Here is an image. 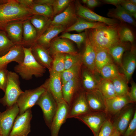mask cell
Returning a JSON list of instances; mask_svg holds the SVG:
<instances>
[{"instance_id":"8","label":"cell","mask_w":136,"mask_h":136,"mask_svg":"<svg viewBox=\"0 0 136 136\" xmlns=\"http://www.w3.org/2000/svg\"><path fill=\"white\" fill-rule=\"evenodd\" d=\"M106 111L91 112L75 117L87 125L94 136H97L100 128L108 117Z\"/></svg>"},{"instance_id":"2","label":"cell","mask_w":136,"mask_h":136,"mask_svg":"<svg viewBox=\"0 0 136 136\" xmlns=\"http://www.w3.org/2000/svg\"><path fill=\"white\" fill-rule=\"evenodd\" d=\"M33 15L30 9L22 6L17 0H7L0 5V30H4L11 23L29 19Z\"/></svg>"},{"instance_id":"1","label":"cell","mask_w":136,"mask_h":136,"mask_svg":"<svg viewBox=\"0 0 136 136\" xmlns=\"http://www.w3.org/2000/svg\"><path fill=\"white\" fill-rule=\"evenodd\" d=\"M118 24L107 25L100 28L86 30L85 31L86 37L95 50L108 51L120 42L118 31Z\"/></svg>"},{"instance_id":"31","label":"cell","mask_w":136,"mask_h":136,"mask_svg":"<svg viewBox=\"0 0 136 136\" xmlns=\"http://www.w3.org/2000/svg\"><path fill=\"white\" fill-rule=\"evenodd\" d=\"M29 20L37 31L38 38L49 26L51 20L49 18L37 15L32 16Z\"/></svg>"},{"instance_id":"20","label":"cell","mask_w":136,"mask_h":136,"mask_svg":"<svg viewBox=\"0 0 136 136\" xmlns=\"http://www.w3.org/2000/svg\"><path fill=\"white\" fill-rule=\"evenodd\" d=\"M23 46L15 44L6 54L0 57V68L7 67L8 64L12 62L19 64L22 62L24 57Z\"/></svg>"},{"instance_id":"15","label":"cell","mask_w":136,"mask_h":136,"mask_svg":"<svg viewBox=\"0 0 136 136\" xmlns=\"http://www.w3.org/2000/svg\"><path fill=\"white\" fill-rule=\"evenodd\" d=\"M121 67L123 75L128 82L136 67V49L133 44H131L130 49L124 53Z\"/></svg>"},{"instance_id":"58","label":"cell","mask_w":136,"mask_h":136,"mask_svg":"<svg viewBox=\"0 0 136 136\" xmlns=\"http://www.w3.org/2000/svg\"><path fill=\"white\" fill-rule=\"evenodd\" d=\"M0 134H1L0 133Z\"/></svg>"},{"instance_id":"4","label":"cell","mask_w":136,"mask_h":136,"mask_svg":"<svg viewBox=\"0 0 136 136\" xmlns=\"http://www.w3.org/2000/svg\"><path fill=\"white\" fill-rule=\"evenodd\" d=\"M19 75L15 72L8 71L7 81L3 97L0 99V103L7 108L16 103L20 95L23 91L20 87Z\"/></svg>"},{"instance_id":"27","label":"cell","mask_w":136,"mask_h":136,"mask_svg":"<svg viewBox=\"0 0 136 136\" xmlns=\"http://www.w3.org/2000/svg\"><path fill=\"white\" fill-rule=\"evenodd\" d=\"M107 15L110 18L118 20L122 23H126L136 26L134 18L120 5L116 6L115 8L109 10Z\"/></svg>"},{"instance_id":"42","label":"cell","mask_w":136,"mask_h":136,"mask_svg":"<svg viewBox=\"0 0 136 136\" xmlns=\"http://www.w3.org/2000/svg\"><path fill=\"white\" fill-rule=\"evenodd\" d=\"M82 62V55L80 54H65L64 59V70L69 69Z\"/></svg>"},{"instance_id":"17","label":"cell","mask_w":136,"mask_h":136,"mask_svg":"<svg viewBox=\"0 0 136 136\" xmlns=\"http://www.w3.org/2000/svg\"><path fill=\"white\" fill-rule=\"evenodd\" d=\"M85 93L87 104L91 112L105 111L106 99L98 89Z\"/></svg>"},{"instance_id":"39","label":"cell","mask_w":136,"mask_h":136,"mask_svg":"<svg viewBox=\"0 0 136 136\" xmlns=\"http://www.w3.org/2000/svg\"><path fill=\"white\" fill-rule=\"evenodd\" d=\"M15 44L4 30H0V57L7 53Z\"/></svg>"},{"instance_id":"28","label":"cell","mask_w":136,"mask_h":136,"mask_svg":"<svg viewBox=\"0 0 136 136\" xmlns=\"http://www.w3.org/2000/svg\"><path fill=\"white\" fill-rule=\"evenodd\" d=\"M23 40L22 45L30 46L36 43L38 38L37 31L29 19L23 22Z\"/></svg>"},{"instance_id":"49","label":"cell","mask_w":136,"mask_h":136,"mask_svg":"<svg viewBox=\"0 0 136 136\" xmlns=\"http://www.w3.org/2000/svg\"><path fill=\"white\" fill-rule=\"evenodd\" d=\"M82 2L90 8H93L100 5V1L97 0H82Z\"/></svg>"},{"instance_id":"3","label":"cell","mask_w":136,"mask_h":136,"mask_svg":"<svg viewBox=\"0 0 136 136\" xmlns=\"http://www.w3.org/2000/svg\"><path fill=\"white\" fill-rule=\"evenodd\" d=\"M24 57L23 61L14 67L15 72L26 80L31 79L33 76L38 77L43 76L45 68L40 64L33 56L30 47L23 46Z\"/></svg>"},{"instance_id":"6","label":"cell","mask_w":136,"mask_h":136,"mask_svg":"<svg viewBox=\"0 0 136 136\" xmlns=\"http://www.w3.org/2000/svg\"><path fill=\"white\" fill-rule=\"evenodd\" d=\"M36 105L42 109L45 123L50 128L57 109V103L50 92L46 90L41 96Z\"/></svg>"},{"instance_id":"46","label":"cell","mask_w":136,"mask_h":136,"mask_svg":"<svg viewBox=\"0 0 136 136\" xmlns=\"http://www.w3.org/2000/svg\"><path fill=\"white\" fill-rule=\"evenodd\" d=\"M7 67L0 68V89L5 92L7 81Z\"/></svg>"},{"instance_id":"52","label":"cell","mask_w":136,"mask_h":136,"mask_svg":"<svg viewBox=\"0 0 136 136\" xmlns=\"http://www.w3.org/2000/svg\"><path fill=\"white\" fill-rule=\"evenodd\" d=\"M54 0H33L34 3L38 4H44L52 6Z\"/></svg>"},{"instance_id":"24","label":"cell","mask_w":136,"mask_h":136,"mask_svg":"<svg viewBox=\"0 0 136 136\" xmlns=\"http://www.w3.org/2000/svg\"><path fill=\"white\" fill-rule=\"evenodd\" d=\"M67 28L61 26H49L37 39L36 43L45 48L49 47L52 40Z\"/></svg>"},{"instance_id":"40","label":"cell","mask_w":136,"mask_h":136,"mask_svg":"<svg viewBox=\"0 0 136 136\" xmlns=\"http://www.w3.org/2000/svg\"><path fill=\"white\" fill-rule=\"evenodd\" d=\"M59 37L70 40L75 42L78 47L80 48L82 44L85 42L86 36L85 31L77 34H71L65 32Z\"/></svg>"},{"instance_id":"33","label":"cell","mask_w":136,"mask_h":136,"mask_svg":"<svg viewBox=\"0 0 136 136\" xmlns=\"http://www.w3.org/2000/svg\"><path fill=\"white\" fill-rule=\"evenodd\" d=\"M111 80L116 96H122L127 94L129 91L128 82L123 74H121Z\"/></svg>"},{"instance_id":"9","label":"cell","mask_w":136,"mask_h":136,"mask_svg":"<svg viewBox=\"0 0 136 136\" xmlns=\"http://www.w3.org/2000/svg\"><path fill=\"white\" fill-rule=\"evenodd\" d=\"M75 13L78 17L90 22H101L109 26L116 25L119 24L118 20L99 15L82 5L78 1L76 3Z\"/></svg>"},{"instance_id":"48","label":"cell","mask_w":136,"mask_h":136,"mask_svg":"<svg viewBox=\"0 0 136 136\" xmlns=\"http://www.w3.org/2000/svg\"><path fill=\"white\" fill-rule=\"evenodd\" d=\"M131 84L130 90L128 91L127 95L131 102L135 104L136 102V84L132 82Z\"/></svg>"},{"instance_id":"37","label":"cell","mask_w":136,"mask_h":136,"mask_svg":"<svg viewBox=\"0 0 136 136\" xmlns=\"http://www.w3.org/2000/svg\"><path fill=\"white\" fill-rule=\"evenodd\" d=\"M82 62L77 64L70 68L64 70L61 73L62 85L67 82L79 76Z\"/></svg>"},{"instance_id":"54","label":"cell","mask_w":136,"mask_h":136,"mask_svg":"<svg viewBox=\"0 0 136 136\" xmlns=\"http://www.w3.org/2000/svg\"><path fill=\"white\" fill-rule=\"evenodd\" d=\"M7 1V0H0V5L5 3Z\"/></svg>"},{"instance_id":"45","label":"cell","mask_w":136,"mask_h":136,"mask_svg":"<svg viewBox=\"0 0 136 136\" xmlns=\"http://www.w3.org/2000/svg\"><path fill=\"white\" fill-rule=\"evenodd\" d=\"M120 5L136 19V5L132 3L129 0H122Z\"/></svg>"},{"instance_id":"22","label":"cell","mask_w":136,"mask_h":136,"mask_svg":"<svg viewBox=\"0 0 136 136\" xmlns=\"http://www.w3.org/2000/svg\"><path fill=\"white\" fill-rule=\"evenodd\" d=\"M82 60L86 68L92 73L97 74L95 67L96 52L94 47L86 37Z\"/></svg>"},{"instance_id":"13","label":"cell","mask_w":136,"mask_h":136,"mask_svg":"<svg viewBox=\"0 0 136 136\" xmlns=\"http://www.w3.org/2000/svg\"><path fill=\"white\" fill-rule=\"evenodd\" d=\"M69 108V105L64 100L57 103V109L49 128L51 136H58L61 126L67 118Z\"/></svg>"},{"instance_id":"32","label":"cell","mask_w":136,"mask_h":136,"mask_svg":"<svg viewBox=\"0 0 136 136\" xmlns=\"http://www.w3.org/2000/svg\"><path fill=\"white\" fill-rule=\"evenodd\" d=\"M95 50L96 52L95 69L97 72L99 74L100 70L104 66L108 64L113 63V60L108 51L104 50Z\"/></svg>"},{"instance_id":"44","label":"cell","mask_w":136,"mask_h":136,"mask_svg":"<svg viewBox=\"0 0 136 136\" xmlns=\"http://www.w3.org/2000/svg\"><path fill=\"white\" fill-rule=\"evenodd\" d=\"M72 1L71 0H54L52 6L53 15L58 14L65 9Z\"/></svg>"},{"instance_id":"25","label":"cell","mask_w":136,"mask_h":136,"mask_svg":"<svg viewBox=\"0 0 136 136\" xmlns=\"http://www.w3.org/2000/svg\"><path fill=\"white\" fill-rule=\"evenodd\" d=\"M23 22L19 21L11 23L8 25L5 28L4 31L8 38L15 44L22 45Z\"/></svg>"},{"instance_id":"38","label":"cell","mask_w":136,"mask_h":136,"mask_svg":"<svg viewBox=\"0 0 136 136\" xmlns=\"http://www.w3.org/2000/svg\"><path fill=\"white\" fill-rule=\"evenodd\" d=\"M30 9L33 15H40L49 18L53 15L52 7L48 5L34 3Z\"/></svg>"},{"instance_id":"29","label":"cell","mask_w":136,"mask_h":136,"mask_svg":"<svg viewBox=\"0 0 136 136\" xmlns=\"http://www.w3.org/2000/svg\"><path fill=\"white\" fill-rule=\"evenodd\" d=\"M86 68L84 69L82 73V84L85 92L98 89L99 83L101 78L98 77Z\"/></svg>"},{"instance_id":"55","label":"cell","mask_w":136,"mask_h":136,"mask_svg":"<svg viewBox=\"0 0 136 136\" xmlns=\"http://www.w3.org/2000/svg\"><path fill=\"white\" fill-rule=\"evenodd\" d=\"M129 1L135 5H136V0H129Z\"/></svg>"},{"instance_id":"26","label":"cell","mask_w":136,"mask_h":136,"mask_svg":"<svg viewBox=\"0 0 136 136\" xmlns=\"http://www.w3.org/2000/svg\"><path fill=\"white\" fill-rule=\"evenodd\" d=\"M107 25L104 23L90 22L78 17L76 21L71 25L67 27L64 32L76 31L81 33L84 30L100 28Z\"/></svg>"},{"instance_id":"36","label":"cell","mask_w":136,"mask_h":136,"mask_svg":"<svg viewBox=\"0 0 136 136\" xmlns=\"http://www.w3.org/2000/svg\"><path fill=\"white\" fill-rule=\"evenodd\" d=\"M118 31L120 42H129L131 44H133L134 38L131 30L127 26L119 24L118 27Z\"/></svg>"},{"instance_id":"30","label":"cell","mask_w":136,"mask_h":136,"mask_svg":"<svg viewBox=\"0 0 136 136\" xmlns=\"http://www.w3.org/2000/svg\"><path fill=\"white\" fill-rule=\"evenodd\" d=\"M129 43V42H120L112 47L108 51L113 60L120 66L124 53L129 50L131 48V45Z\"/></svg>"},{"instance_id":"50","label":"cell","mask_w":136,"mask_h":136,"mask_svg":"<svg viewBox=\"0 0 136 136\" xmlns=\"http://www.w3.org/2000/svg\"><path fill=\"white\" fill-rule=\"evenodd\" d=\"M18 3L23 7L30 9L34 4L33 0H17Z\"/></svg>"},{"instance_id":"10","label":"cell","mask_w":136,"mask_h":136,"mask_svg":"<svg viewBox=\"0 0 136 136\" xmlns=\"http://www.w3.org/2000/svg\"><path fill=\"white\" fill-rule=\"evenodd\" d=\"M32 117L31 109L16 117L9 136H27L31 131L30 121Z\"/></svg>"},{"instance_id":"57","label":"cell","mask_w":136,"mask_h":136,"mask_svg":"<svg viewBox=\"0 0 136 136\" xmlns=\"http://www.w3.org/2000/svg\"><path fill=\"white\" fill-rule=\"evenodd\" d=\"M0 136H2V135L1 134H0Z\"/></svg>"},{"instance_id":"51","label":"cell","mask_w":136,"mask_h":136,"mask_svg":"<svg viewBox=\"0 0 136 136\" xmlns=\"http://www.w3.org/2000/svg\"><path fill=\"white\" fill-rule=\"evenodd\" d=\"M122 0H103L100 1L105 4L112 5L116 7L120 5Z\"/></svg>"},{"instance_id":"56","label":"cell","mask_w":136,"mask_h":136,"mask_svg":"<svg viewBox=\"0 0 136 136\" xmlns=\"http://www.w3.org/2000/svg\"><path fill=\"white\" fill-rule=\"evenodd\" d=\"M130 136H136V131L135 132Z\"/></svg>"},{"instance_id":"53","label":"cell","mask_w":136,"mask_h":136,"mask_svg":"<svg viewBox=\"0 0 136 136\" xmlns=\"http://www.w3.org/2000/svg\"><path fill=\"white\" fill-rule=\"evenodd\" d=\"M111 136H122L119 131L114 127L113 131Z\"/></svg>"},{"instance_id":"14","label":"cell","mask_w":136,"mask_h":136,"mask_svg":"<svg viewBox=\"0 0 136 136\" xmlns=\"http://www.w3.org/2000/svg\"><path fill=\"white\" fill-rule=\"evenodd\" d=\"M91 112L87 104L85 91H79L69 106L67 118H75Z\"/></svg>"},{"instance_id":"5","label":"cell","mask_w":136,"mask_h":136,"mask_svg":"<svg viewBox=\"0 0 136 136\" xmlns=\"http://www.w3.org/2000/svg\"><path fill=\"white\" fill-rule=\"evenodd\" d=\"M46 90L42 85L36 88L23 91L19 96L16 103L19 109L18 115L22 114L27 110L31 109Z\"/></svg>"},{"instance_id":"11","label":"cell","mask_w":136,"mask_h":136,"mask_svg":"<svg viewBox=\"0 0 136 136\" xmlns=\"http://www.w3.org/2000/svg\"><path fill=\"white\" fill-rule=\"evenodd\" d=\"M19 110L16 103L0 112V133L2 136H9Z\"/></svg>"},{"instance_id":"34","label":"cell","mask_w":136,"mask_h":136,"mask_svg":"<svg viewBox=\"0 0 136 136\" xmlns=\"http://www.w3.org/2000/svg\"><path fill=\"white\" fill-rule=\"evenodd\" d=\"M98 89L106 99L116 96L114 86L111 80L101 78L99 83Z\"/></svg>"},{"instance_id":"12","label":"cell","mask_w":136,"mask_h":136,"mask_svg":"<svg viewBox=\"0 0 136 136\" xmlns=\"http://www.w3.org/2000/svg\"><path fill=\"white\" fill-rule=\"evenodd\" d=\"M49 79L42 85L51 94L57 103L63 99L62 91L61 73L51 69Z\"/></svg>"},{"instance_id":"41","label":"cell","mask_w":136,"mask_h":136,"mask_svg":"<svg viewBox=\"0 0 136 136\" xmlns=\"http://www.w3.org/2000/svg\"><path fill=\"white\" fill-rule=\"evenodd\" d=\"M65 54H56L54 56L51 69L55 71L61 73L64 70V59Z\"/></svg>"},{"instance_id":"43","label":"cell","mask_w":136,"mask_h":136,"mask_svg":"<svg viewBox=\"0 0 136 136\" xmlns=\"http://www.w3.org/2000/svg\"><path fill=\"white\" fill-rule=\"evenodd\" d=\"M114 128L112 119L108 116L101 126L97 136H111Z\"/></svg>"},{"instance_id":"16","label":"cell","mask_w":136,"mask_h":136,"mask_svg":"<svg viewBox=\"0 0 136 136\" xmlns=\"http://www.w3.org/2000/svg\"><path fill=\"white\" fill-rule=\"evenodd\" d=\"M47 50L53 55L58 53L75 54L77 53L72 43L68 39L57 38L51 41Z\"/></svg>"},{"instance_id":"19","label":"cell","mask_w":136,"mask_h":136,"mask_svg":"<svg viewBox=\"0 0 136 136\" xmlns=\"http://www.w3.org/2000/svg\"><path fill=\"white\" fill-rule=\"evenodd\" d=\"M76 16L74 8L69 5L63 11L51 20L50 26H61L67 28L68 25L76 21L77 18Z\"/></svg>"},{"instance_id":"18","label":"cell","mask_w":136,"mask_h":136,"mask_svg":"<svg viewBox=\"0 0 136 136\" xmlns=\"http://www.w3.org/2000/svg\"><path fill=\"white\" fill-rule=\"evenodd\" d=\"M106 112L108 116L112 118L129 104L132 103L127 94L117 96L106 99Z\"/></svg>"},{"instance_id":"35","label":"cell","mask_w":136,"mask_h":136,"mask_svg":"<svg viewBox=\"0 0 136 136\" xmlns=\"http://www.w3.org/2000/svg\"><path fill=\"white\" fill-rule=\"evenodd\" d=\"M99 74L101 78L111 80L121 73L116 65L112 63L104 66L100 70Z\"/></svg>"},{"instance_id":"23","label":"cell","mask_w":136,"mask_h":136,"mask_svg":"<svg viewBox=\"0 0 136 136\" xmlns=\"http://www.w3.org/2000/svg\"><path fill=\"white\" fill-rule=\"evenodd\" d=\"M79 76L67 82L62 85L63 99L69 106L74 98L79 91Z\"/></svg>"},{"instance_id":"7","label":"cell","mask_w":136,"mask_h":136,"mask_svg":"<svg viewBox=\"0 0 136 136\" xmlns=\"http://www.w3.org/2000/svg\"><path fill=\"white\" fill-rule=\"evenodd\" d=\"M134 104H128L112 118L114 127L123 136L132 120L136 110Z\"/></svg>"},{"instance_id":"47","label":"cell","mask_w":136,"mask_h":136,"mask_svg":"<svg viewBox=\"0 0 136 136\" xmlns=\"http://www.w3.org/2000/svg\"><path fill=\"white\" fill-rule=\"evenodd\" d=\"M136 131V111L123 136H130Z\"/></svg>"},{"instance_id":"21","label":"cell","mask_w":136,"mask_h":136,"mask_svg":"<svg viewBox=\"0 0 136 136\" xmlns=\"http://www.w3.org/2000/svg\"><path fill=\"white\" fill-rule=\"evenodd\" d=\"M30 47L32 54L37 61L45 68L50 70L51 68L53 59L47 50L36 42Z\"/></svg>"}]
</instances>
